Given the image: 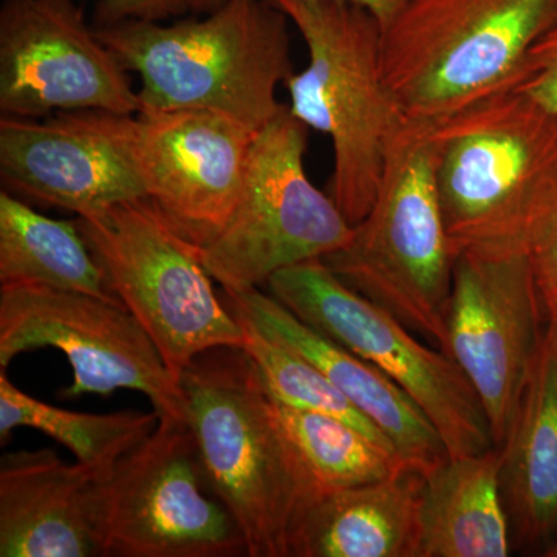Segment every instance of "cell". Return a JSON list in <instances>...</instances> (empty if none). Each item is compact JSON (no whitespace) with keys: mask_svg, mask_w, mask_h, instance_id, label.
<instances>
[{"mask_svg":"<svg viewBox=\"0 0 557 557\" xmlns=\"http://www.w3.org/2000/svg\"><path fill=\"white\" fill-rule=\"evenodd\" d=\"M186 423L212 493L228 508L249 557H289V541L322 497L282 428L244 347H218L178 376Z\"/></svg>","mask_w":557,"mask_h":557,"instance_id":"obj_1","label":"cell"},{"mask_svg":"<svg viewBox=\"0 0 557 557\" xmlns=\"http://www.w3.org/2000/svg\"><path fill=\"white\" fill-rule=\"evenodd\" d=\"M454 256L528 255L557 218V116L518 90L434 126Z\"/></svg>","mask_w":557,"mask_h":557,"instance_id":"obj_2","label":"cell"},{"mask_svg":"<svg viewBox=\"0 0 557 557\" xmlns=\"http://www.w3.org/2000/svg\"><path fill=\"white\" fill-rule=\"evenodd\" d=\"M288 16L271 0H223L203 20H127L98 36L137 73L139 110L199 109L262 131L293 73Z\"/></svg>","mask_w":557,"mask_h":557,"instance_id":"obj_3","label":"cell"},{"mask_svg":"<svg viewBox=\"0 0 557 557\" xmlns=\"http://www.w3.org/2000/svg\"><path fill=\"white\" fill-rule=\"evenodd\" d=\"M309 49V65L285 81L289 112L332 139L329 194L351 226L379 193L388 148L408 123L381 67L383 27L344 0H271Z\"/></svg>","mask_w":557,"mask_h":557,"instance_id":"obj_4","label":"cell"},{"mask_svg":"<svg viewBox=\"0 0 557 557\" xmlns=\"http://www.w3.org/2000/svg\"><path fill=\"white\" fill-rule=\"evenodd\" d=\"M557 22V0H406L381 67L406 119L435 124L508 90Z\"/></svg>","mask_w":557,"mask_h":557,"instance_id":"obj_5","label":"cell"},{"mask_svg":"<svg viewBox=\"0 0 557 557\" xmlns=\"http://www.w3.org/2000/svg\"><path fill=\"white\" fill-rule=\"evenodd\" d=\"M322 260L348 287L445 348L456 256L440 203L432 124L406 123L368 215Z\"/></svg>","mask_w":557,"mask_h":557,"instance_id":"obj_6","label":"cell"},{"mask_svg":"<svg viewBox=\"0 0 557 557\" xmlns=\"http://www.w3.org/2000/svg\"><path fill=\"white\" fill-rule=\"evenodd\" d=\"M109 288L138 319L175 376L203 351L244 347V330L212 287L200 247L149 199L76 218Z\"/></svg>","mask_w":557,"mask_h":557,"instance_id":"obj_7","label":"cell"},{"mask_svg":"<svg viewBox=\"0 0 557 557\" xmlns=\"http://www.w3.org/2000/svg\"><path fill=\"white\" fill-rule=\"evenodd\" d=\"M309 127L288 104L256 135L239 201L201 260L223 292L267 285L278 271L324 259L354 226L306 171Z\"/></svg>","mask_w":557,"mask_h":557,"instance_id":"obj_8","label":"cell"},{"mask_svg":"<svg viewBox=\"0 0 557 557\" xmlns=\"http://www.w3.org/2000/svg\"><path fill=\"white\" fill-rule=\"evenodd\" d=\"M267 287L300 321L401 387L437 429L450 458L493 448L482 401L456 362L420 343L392 311L348 287L324 260L278 271Z\"/></svg>","mask_w":557,"mask_h":557,"instance_id":"obj_9","label":"cell"},{"mask_svg":"<svg viewBox=\"0 0 557 557\" xmlns=\"http://www.w3.org/2000/svg\"><path fill=\"white\" fill-rule=\"evenodd\" d=\"M95 516L104 556H247L239 525L208 485L186 421L160 420L95 480Z\"/></svg>","mask_w":557,"mask_h":557,"instance_id":"obj_10","label":"cell"},{"mask_svg":"<svg viewBox=\"0 0 557 557\" xmlns=\"http://www.w3.org/2000/svg\"><path fill=\"white\" fill-rule=\"evenodd\" d=\"M46 347L62 351L73 369L62 398L129 388L149 398L160 420L186 421L177 376L124 304L44 285H0V370Z\"/></svg>","mask_w":557,"mask_h":557,"instance_id":"obj_11","label":"cell"},{"mask_svg":"<svg viewBox=\"0 0 557 557\" xmlns=\"http://www.w3.org/2000/svg\"><path fill=\"white\" fill-rule=\"evenodd\" d=\"M541 313L528 255L457 256L443 351L479 395L494 446L507 442L518 416L545 335Z\"/></svg>","mask_w":557,"mask_h":557,"instance_id":"obj_12","label":"cell"},{"mask_svg":"<svg viewBox=\"0 0 557 557\" xmlns=\"http://www.w3.org/2000/svg\"><path fill=\"white\" fill-rule=\"evenodd\" d=\"M141 109L127 70L72 0H3L0 9V112L46 119Z\"/></svg>","mask_w":557,"mask_h":557,"instance_id":"obj_13","label":"cell"},{"mask_svg":"<svg viewBox=\"0 0 557 557\" xmlns=\"http://www.w3.org/2000/svg\"><path fill=\"white\" fill-rule=\"evenodd\" d=\"M113 127L161 214L200 248L214 239L239 201L258 134L199 109L113 113Z\"/></svg>","mask_w":557,"mask_h":557,"instance_id":"obj_14","label":"cell"},{"mask_svg":"<svg viewBox=\"0 0 557 557\" xmlns=\"http://www.w3.org/2000/svg\"><path fill=\"white\" fill-rule=\"evenodd\" d=\"M3 189L76 218L123 201L148 199L121 145L113 113L61 112L46 119H0Z\"/></svg>","mask_w":557,"mask_h":557,"instance_id":"obj_15","label":"cell"},{"mask_svg":"<svg viewBox=\"0 0 557 557\" xmlns=\"http://www.w3.org/2000/svg\"><path fill=\"white\" fill-rule=\"evenodd\" d=\"M222 298L231 313L313 362L330 383L383 432L410 468L426 478L448 460L445 443L426 413L375 366L311 329L260 288L222 289Z\"/></svg>","mask_w":557,"mask_h":557,"instance_id":"obj_16","label":"cell"},{"mask_svg":"<svg viewBox=\"0 0 557 557\" xmlns=\"http://www.w3.org/2000/svg\"><path fill=\"white\" fill-rule=\"evenodd\" d=\"M97 472L54 450H17L0 460V556L97 557Z\"/></svg>","mask_w":557,"mask_h":557,"instance_id":"obj_17","label":"cell"},{"mask_svg":"<svg viewBox=\"0 0 557 557\" xmlns=\"http://www.w3.org/2000/svg\"><path fill=\"white\" fill-rule=\"evenodd\" d=\"M424 478L405 469L324 494L289 541V557H421Z\"/></svg>","mask_w":557,"mask_h":557,"instance_id":"obj_18","label":"cell"},{"mask_svg":"<svg viewBox=\"0 0 557 557\" xmlns=\"http://www.w3.org/2000/svg\"><path fill=\"white\" fill-rule=\"evenodd\" d=\"M505 453L448 458L426 475L421 557H507L511 523L505 508Z\"/></svg>","mask_w":557,"mask_h":557,"instance_id":"obj_19","label":"cell"},{"mask_svg":"<svg viewBox=\"0 0 557 557\" xmlns=\"http://www.w3.org/2000/svg\"><path fill=\"white\" fill-rule=\"evenodd\" d=\"M505 453L504 493L523 542L557 530V330L545 329Z\"/></svg>","mask_w":557,"mask_h":557,"instance_id":"obj_20","label":"cell"},{"mask_svg":"<svg viewBox=\"0 0 557 557\" xmlns=\"http://www.w3.org/2000/svg\"><path fill=\"white\" fill-rule=\"evenodd\" d=\"M0 285H44L121 302L76 219L46 218L5 189L0 193Z\"/></svg>","mask_w":557,"mask_h":557,"instance_id":"obj_21","label":"cell"},{"mask_svg":"<svg viewBox=\"0 0 557 557\" xmlns=\"http://www.w3.org/2000/svg\"><path fill=\"white\" fill-rule=\"evenodd\" d=\"M153 412L124 410L115 413H84L57 408L24 394L0 370V438L5 443L16 428H32L72 450L76 463L98 475L137 448L159 426Z\"/></svg>","mask_w":557,"mask_h":557,"instance_id":"obj_22","label":"cell"},{"mask_svg":"<svg viewBox=\"0 0 557 557\" xmlns=\"http://www.w3.org/2000/svg\"><path fill=\"white\" fill-rule=\"evenodd\" d=\"M274 408L322 496L380 482L410 468L394 449L338 418L285 408L277 403Z\"/></svg>","mask_w":557,"mask_h":557,"instance_id":"obj_23","label":"cell"},{"mask_svg":"<svg viewBox=\"0 0 557 557\" xmlns=\"http://www.w3.org/2000/svg\"><path fill=\"white\" fill-rule=\"evenodd\" d=\"M236 318L244 330V348L255 361L267 394L274 403L285 408L338 418L395 450L383 432L368 417L362 416L313 362L293 348L263 335L245 319Z\"/></svg>","mask_w":557,"mask_h":557,"instance_id":"obj_24","label":"cell"},{"mask_svg":"<svg viewBox=\"0 0 557 557\" xmlns=\"http://www.w3.org/2000/svg\"><path fill=\"white\" fill-rule=\"evenodd\" d=\"M528 259L548 327L557 330V218L534 242Z\"/></svg>","mask_w":557,"mask_h":557,"instance_id":"obj_25","label":"cell"},{"mask_svg":"<svg viewBox=\"0 0 557 557\" xmlns=\"http://www.w3.org/2000/svg\"><path fill=\"white\" fill-rule=\"evenodd\" d=\"M509 89L527 95L541 108L557 116V57L530 58Z\"/></svg>","mask_w":557,"mask_h":557,"instance_id":"obj_26","label":"cell"},{"mask_svg":"<svg viewBox=\"0 0 557 557\" xmlns=\"http://www.w3.org/2000/svg\"><path fill=\"white\" fill-rule=\"evenodd\" d=\"M186 10L185 0H100V25L137 20L161 21Z\"/></svg>","mask_w":557,"mask_h":557,"instance_id":"obj_27","label":"cell"},{"mask_svg":"<svg viewBox=\"0 0 557 557\" xmlns=\"http://www.w3.org/2000/svg\"><path fill=\"white\" fill-rule=\"evenodd\" d=\"M223 0H185L186 9L194 11H211L220 5ZM344 2L358 3L372 11L379 21L381 27H386L388 21L398 13V10L405 5L406 0H344Z\"/></svg>","mask_w":557,"mask_h":557,"instance_id":"obj_28","label":"cell"},{"mask_svg":"<svg viewBox=\"0 0 557 557\" xmlns=\"http://www.w3.org/2000/svg\"><path fill=\"white\" fill-rule=\"evenodd\" d=\"M555 57H557V22L553 25V28H549L547 35L539 40L530 53V58H534V60ZM530 58H528V60H530Z\"/></svg>","mask_w":557,"mask_h":557,"instance_id":"obj_29","label":"cell"},{"mask_svg":"<svg viewBox=\"0 0 557 557\" xmlns=\"http://www.w3.org/2000/svg\"><path fill=\"white\" fill-rule=\"evenodd\" d=\"M544 556L557 557V536L555 541L549 542L548 548L545 549Z\"/></svg>","mask_w":557,"mask_h":557,"instance_id":"obj_30","label":"cell"}]
</instances>
